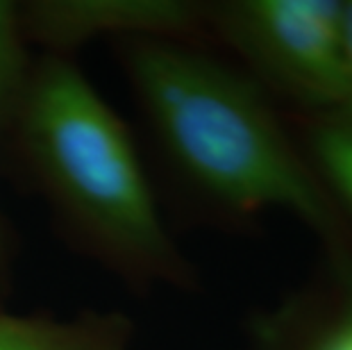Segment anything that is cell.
I'll list each match as a JSON object with an SVG mask.
<instances>
[{"label": "cell", "mask_w": 352, "mask_h": 350, "mask_svg": "<svg viewBox=\"0 0 352 350\" xmlns=\"http://www.w3.org/2000/svg\"><path fill=\"white\" fill-rule=\"evenodd\" d=\"M3 151L64 239L134 292L186 289L193 269L134 135L76 59L36 55Z\"/></svg>", "instance_id": "cell-1"}, {"label": "cell", "mask_w": 352, "mask_h": 350, "mask_svg": "<svg viewBox=\"0 0 352 350\" xmlns=\"http://www.w3.org/2000/svg\"><path fill=\"white\" fill-rule=\"evenodd\" d=\"M114 46L146 132L182 187L226 214L284 212L334 239L329 196L264 87L193 41Z\"/></svg>", "instance_id": "cell-2"}, {"label": "cell", "mask_w": 352, "mask_h": 350, "mask_svg": "<svg viewBox=\"0 0 352 350\" xmlns=\"http://www.w3.org/2000/svg\"><path fill=\"white\" fill-rule=\"evenodd\" d=\"M207 19L266 91L316 116L352 118L343 0H230L207 5Z\"/></svg>", "instance_id": "cell-3"}, {"label": "cell", "mask_w": 352, "mask_h": 350, "mask_svg": "<svg viewBox=\"0 0 352 350\" xmlns=\"http://www.w3.org/2000/svg\"><path fill=\"white\" fill-rule=\"evenodd\" d=\"M19 10L30 46L71 59L91 41H193L209 25L207 5L186 0H30Z\"/></svg>", "instance_id": "cell-4"}, {"label": "cell", "mask_w": 352, "mask_h": 350, "mask_svg": "<svg viewBox=\"0 0 352 350\" xmlns=\"http://www.w3.org/2000/svg\"><path fill=\"white\" fill-rule=\"evenodd\" d=\"M134 325L114 309L78 314L0 311V350H132Z\"/></svg>", "instance_id": "cell-5"}, {"label": "cell", "mask_w": 352, "mask_h": 350, "mask_svg": "<svg viewBox=\"0 0 352 350\" xmlns=\"http://www.w3.org/2000/svg\"><path fill=\"white\" fill-rule=\"evenodd\" d=\"M34 62L36 55L25 36L19 3L0 0V146L21 107Z\"/></svg>", "instance_id": "cell-6"}, {"label": "cell", "mask_w": 352, "mask_h": 350, "mask_svg": "<svg viewBox=\"0 0 352 350\" xmlns=\"http://www.w3.org/2000/svg\"><path fill=\"white\" fill-rule=\"evenodd\" d=\"M314 173L352 212V118L316 116L307 132Z\"/></svg>", "instance_id": "cell-7"}, {"label": "cell", "mask_w": 352, "mask_h": 350, "mask_svg": "<svg viewBox=\"0 0 352 350\" xmlns=\"http://www.w3.org/2000/svg\"><path fill=\"white\" fill-rule=\"evenodd\" d=\"M261 337L271 350H352V292L311 323L280 314L266 323Z\"/></svg>", "instance_id": "cell-8"}, {"label": "cell", "mask_w": 352, "mask_h": 350, "mask_svg": "<svg viewBox=\"0 0 352 350\" xmlns=\"http://www.w3.org/2000/svg\"><path fill=\"white\" fill-rule=\"evenodd\" d=\"M10 255H12L10 232H7V226H5L3 216H0V285L5 282L7 269H10Z\"/></svg>", "instance_id": "cell-9"}, {"label": "cell", "mask_w": 352, "mask_h": 350, "mask_svg": "<svg viewBox=\"0 0 352 350\" xmlns=\"http://www.w3.org/2000/svg\"><path fill=\"white\" fill-rule=\"evenodd\" d=\"M343 32H346V46L352 64V0H343Z\"/></svg>", "instance_id": "cell-10"}, {"label": "cell", "mask_w": 352, "mask_h": 350, "mask_svg": "<svg viewBox=\"0 0 352 350\" xmlns=\"http://www.w3.org/2000/svg\"><path fill=\"white\" fill-rule=\"evenodd\" d=\"M0 311H3V305H0Z\"/></svg>", "instance_id": "cell-11"}]
</instances>
